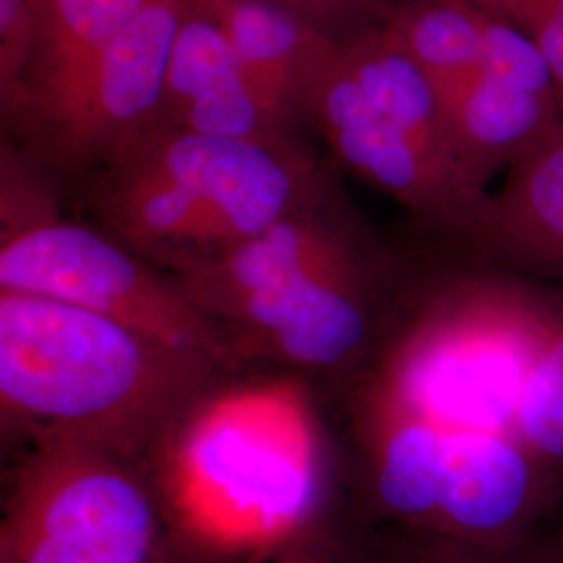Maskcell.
Here are the masks:
<instances>
[{"instance_id":"6da1fadb","label":"cell","mask_w":563,"mask_h":563,"mask_svg":"<svg viewBox=\"0 0 563 563\" xmlns=\"http://www.w3.org/2000/svg\"><path fill=\"white\" fill-rule=\"evenodd\" d=\"M455 251L411 260L369 353L320 390L355 522L432 532L451 463L518 432L523 384L562 322V292Z\"/></svg>"},{"instance_id":"7a4b0ae2","label":"cell","mask_w":563,"mask_h":563,"mask_svg":"<svg viewBox=\"0 0 563 563\" xmlns=\"http://www.w3.org/2000/svg\"><path fill=\"white\" fill-rule=\"evenodd\" d=\"M144 463L195 560L280 543L346 507L322 393L292 372L223 374Z\"/></svg>"},{"instance_id":"3957f363","label":"cell","mask_w":563,"mask_h":563,"mask_svg":"<svg viewBox=\"0 0 563 563\" xmlns=\"http://www.w3.org/2000/svg\"><path fill=\"white\" fill-rule=\"evenodd\" d=\"M409 265L328 181L260 236L174 278L244 367L292 372L325 390L369 353Z\"/></svg>"},{"instance_id":"277c9868","label":"cell","mask_w":563,"mask_h":563,"mask_svg":"<svg viewBox=\"0 0 563 563\" xmlns=\"http://www.w3.org/2000/svg\"><path fill=\"white\" fill-rule=\"evenodd\" d=\"M223 374L78 305L0 290V423L11 451L69 441L146 462Z\"/></svg>"},{"instance_id":"5b68a950","label":"cell","mask_w":563,"mask_h":563,"mask_svg":"<svg viewBox=\"0 0 563 563\" xmlns=\"http://www.w3.org/2000/svg\"><path fill=\"white\" fill-rule=\"evenodd\" d=\"M323 184L297 146L157 128L102 169L97 225L180 276L260 236Z\"/></svg>"},{"instance_id":"8992f818","label":"cell","mask_w":563,"mask_h":563,"mask_svg":"<svg viewBox=\"0 0 563 563\" xmlns=\"http://www.w3.org/2000/svg\"><path fill=\"white\" fill-rule=\"evenodd\" d=\"M11 453L0 563H192L146 463L69 441Z\"/></svg>"},{"instance_id":"52a82bcc","label":"cell","mask_w":563,"mask_h":563,"mask_svg":"<svg viewBox=\"0 0 563 563\" xmlns=\"http://www.w3.org/2000/svg\"><path fill=\"white\" fill-rule=\"evenodd\" d=\"M0 290L78 305L223 372L249 369L174 276L99 225L60 218L55 205L2 225Z\"/></svg>"},{"instance_id":"ba28073f","label":"cell","mask_w":563,"mask_h":563,"mask_svg":"<svg viewBox=\"0 0 563 563\" xmlns=\"http://www.w3.org/2000/svg\"><path fill=\"white\" fill-rule=\"evenodd\" d=\"M307 104L320 115L325 139L349 172L401 202L446 241L470 236L486 197L472 192L446 151L420 141L369 101L339 51Z\"/></svg>"},{"instance_id":"9c48e42d","label":"cell","mask_w":563,"mask_h":563,"mask_svg":"<svg viewBox=\"0 0 563 563\" xmlns=\"http://www.w3.org/2000/svg\"><path fill=\"white\" fill-rule=\"evenodd\" d=\"M184 15V0H148L109 42L65 169L102 172L155 130Z\"/></svg>"},{"instance_id":"30bf717a","label":"cell","mask_w":563,"mask_h":563,"mask_svg":"<svg viewBox=\"0 0 563 563\" xmlns=\"http://www.w3.org/2000/svg\"><path fill=\"white\" fill-rule=\"evenodd\" d=\"M444 136L463 180L478 197L495 176L532 155L563 123L555 97L530 92L483 69L434 86Z\"/></svg>"},{"instance_id":"8fae6325","label":"cell","mask_w":563,"mask_h":563,"mask_svg":"<svg viewBox=\"0 0 563 563\" xmlns=\"http://www.w3.org/2000/svg\"><path fill=\"white\" fill-rule=\"evenodd\" d=\"M451 244L514 274L563 280V123L488 192L470 236Z\"/></svg>"},{"instance_id":"7c38bea8","label":"cell","mask_w":563,"mask_h":563,"mask_svg":"<svg viewBox=\"0 0 563 563\" xmlns=\"http://www.w3.org/2000/svg\"><path fill=\"white\" fill-rule=\"evenodd\" d=\"M195 2L222 25L255 97L278 123L292 102L307 104L341 44L272 0Z\"/></svg>"},{"instance_id":"4fadbf2b","label":"cell","mask_w":563,"mask_h":563,"mask_svg":"<svg viewBox=\"0 0 563 563\" xmlns=\"http://www.w3.org/2000/svg\"><path fill=\"white\" fill-rule=\"evenodd\" d=\"M383 25L434 86L483 67V15L465 0H397Z\"/></svg>"},{"instance_id":"5bb4252c","label":"cell","mask_w":563,"mask_h":563,"mask_svg":"<svg viewBox=\"0 0 563 563\" xmlns=\"http://www.w3.org/2000/svg\"><path fill=\"white\" fill-rule=\"evenodd\" d=\"M551 537L553 532H547L516 549H490L434 532L365 526L349 518L353 563H551Z\"/></svg>"},{"instance_id":"9a60e30c","label":"cell","mask_w":563,"mask_h":563,"mask_svg":"<svg viewBox=\"0 0 563 563\" xmlns=\"http://www.w3.org/2000/svg\"><path fill=\"white\" fill-rule=\"evenodd\" d=\"M242 80H246V76L241 59L222 25L199 7L192 11L186 9L174 44L163 97V104L169 109L174 120L188 104L222 92Z\"/></svg>"},{"instance_id":"2e32d148","label":"cell","mask_w":563,"mask_h":563,"mask_svg":"<svg viewBox=\"0 0 563 563\" xmlns=\"http://www.w3.org/2000/svg\"><path fill=\"white\" fill-rule=\"evenodd\" d=\"M518 432L539 457L563 472V318L523 384Z\"/></svg>"},{"instance_id":"e0dca14e","label":"cell","mask_w":563,"mask_h":563,"mask_svg":"<svg viewBox=\"0 0 563 563\" xmlns=\"http://www.w3.org/2000/svg\"><path fill=\"white\" fill-rule=\"evenodd\" d=\"M192 563H353L349 516L346 509H342L280 543L220 558H192Z\"/></svg>"},{"instance_id":"ac0fdd59","label":"cell","mask_w":563,"mask_h":563,"mask_svg":"<svg viewBox=\"0 0 563 563\" xmlns=\"http://www.w3.org/2000/svg\"><path fill=\"white\" fill-rule=\"evenodd\" d=\"M493 20L522 32L551 67L563 107V0H465Z\"/></svg>"},{"instance_id":"d6986e66","label":"cell","mask_w":563,"mask_h":563,"mask_svg":"<svg viewBox=\"0 0 563 563\" xmlns=\"http://www.w3.org/2000/svg\"><path fill=\"white\" fill-rule=\"evenodd\" d=\"M551 563H563V530L551 537Z\"/></svg>"},{"instance_id":"ffe728a7","label":"cell","mask_w":563,"mask_h":563,"mask_svg":"<svg viewBox=\"0 0 563 563\" xmlns=\"http://www.w3.org/2000/svg\"><path fill=\"white\" fill-rule=\"evenodd\" d=\"M276 2L288 4V7H309V4H316L320 0H276Z\"/></svg>"}]
</instances>
